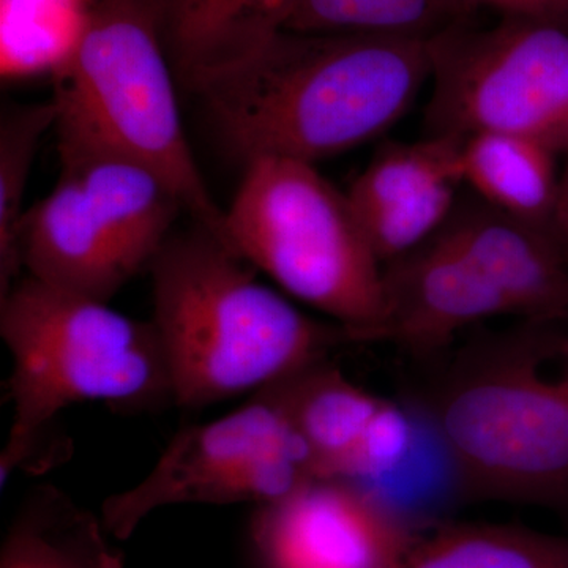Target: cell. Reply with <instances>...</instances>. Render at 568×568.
<instances>
[{
    "label": "cell",
    "instance_id": "6da1fadb",
    "mask_svg": "<svg viewBox=\"0 0 568 568\" xmlns=\"http://www.w3.org/2000/svg\"><path fill=\"white\" fill-rule=\"evenodd\" d=\"M429 80V40L282 31L194 93L244 166L261 156L315 164L386 133Z\"/></svg>",
    "mask_w": 568,
    "mask_h": 568
},
{
    "label": "cell",
    "instance_id": "7a4b0ae2",
    "mask_svg": "<svg viewBox=\"0 0 568 568\" xmlns=\"http://www.w3.org/2000/svg\"><path fill=\"white\" fill-rule=\"evenodd\" d=\"M153 317L174 406L204 409L256 394L361 336L308 316L265 286L211 231L171 234L149 267Z\"/></svg>",
    "mask_w": 568,
    "mask_h": 568
},
{
    "label": "cell",
    "instance_id": "3957f363",
    "mask_svg": "<svg viewBox=\"0 0 568 568\" xmlns=\"http://www.w3.org/2000/svg\"><path fill=\"white\" fill-rule=\"evenodd\" d=\"M428 417L470 495L568 507V321L474 336L437 381Z\"/></svg>",
    "mask_w": 568,
    "mask_h": 568
},
{
    "label": "cell",
    "instance_id": "277c9868",
    "mask_svg": "<svg viewBox=\"0 0 568 568\" xmlns=\"http://www.w3.org/2000/svg\"><path fill=\"white\" fill-rule=\"evenodd\" d=\"M175 84L145 0H99L58 70L59 151L108 153L148 168L194 223L226 244V211L194 160Z\"/></svg>",
    "mask_w": 568,
    "mask_h": 568
},
{
    "label": "cell",
    "instance_id": "5b68a950",
    "mask_svg": "<svg viewBox=\"0 0 568 568\" xmlns=\"http://www.w3.org/2000/svg\"><path fill=\"white\" fill-rule=\"evenodd\" d=\"M0 335L13 358L9 440L50 432L59 414L78 403L121 413L174 406L155 325L108 302L24 275L0 297Z\"/></svg>",
    "mask_w": 568,
    "mask_h": 568
},
{
    "label": "cell",
    "instance_id": "8992f818",
    "mask_svg": "<svg viewBox=\"0 0 568 568\" xmlns=\"http://www.w3.org/2000/svg\"><path fill=\"white\" fill-rule=\"evenodd\" d=\"M224 234L234 253L295 301L351 328L362 343L381 342L383 264L347 193L315 164L283 156L246 163Z\"/></svg>",
    "mask_w": 568,
    "mask_h": 568
},
{
    "label": "cell",
    "instance_id": "52a82bcc",
    "mask_svg": "<svg viewBox=\"0 0 568 568\" xmlns=\"http://www.w3.org/2000/svg\"><path fill=\"white\" fill-rule=\"evenodd\" d=\"M59 155L61 179L22 222L26 275L110 302L151 267L183 205L159 175L122 156Z\"/></svg>",
    "mask_w": 568,
    "mask_h": 568
},
{
    "label": "cell",
    "instance_id": "ba28073f",
    "mask_svg": "<svg viewBox=\"0 0 568 568\" xmlns=\"http://www.w3.org/2000/svg\"><path fill=\"white\" fill-rule=\"evenodd\" d=\"M426 136L510 133L568 155V31L508 20L459 22L429 39Z\"/></svg>",
    "mask_w": 568,
    "mask_h": 568
},
{
    "label": "cell",
    "instance_id": "9c48e42d",
    "mask_svg": "<svg viewBox=\"0 0 568 568\" xmlns=\"http://www.w3.org/2000/svg\"><path fill=\"white\" fill-rule=\"evenodd\" d=\"M317 478L312 457L267 390L215 420L185 426L140 484L104 500V528L126 540L145 518L181 504L275 503Z\"/></svg>",
    "mask_w": 568,
    "mask_h": 568
},
{
    "label": "cell",
    "instance_id": "30bf717a",
    "mask_svg": "<svg viewBox=\"0 0 568 568\" xmlns=\"http://www.w3.org/2000/svg\"><path fill=\"white\" fill-rule=\"evenodd\" d=\"M416 538L379 493L342 478H313L250 523L257 568H403Z\"/></svg>",
    "mask_w": 568,
    "mask_h": 568
},
{
    "label": "cell",
    "instance_id": "8fae6325",
    "mask_svg": "<svg viewBox=\"0 0 568 568\" xmlns=\"http://www.w3.org/2000/svg\"><path fill=\"white\" fill-rule=\"evenodd\" d=\"M463 140L425 136L384 145L347 190L381 264L424 244L446 224L463 185Z\"/></svg>",
    "mask_w": 568,
    "mask_h": 568
},
{
    "label": "cell",
    "instance_id": "7c38bea8",
    "mask_svg": "<svg viewBox=\"0 0 568 568\" xmlns=\"http://www.w3.org/2000/svg\"><path fill=\"white\" fill-rule=\"evenodd\" d=\"M383 290L381 342L424 357L446 353L467 327L510 315L473 261L439 231L383 265Z\"/></svg>",
    "mask_w": 568,
    "mask_h": 568
},
{
    "label": "cell",
    "instance_id": "4fadbf2b",
    "mask_svg": "<svg viewBox=\"0 0 568 568\" xmlns=\"http://www.w3.org/2000/svg\"><path fill=\"white\" fill-rule=\"evenodd\" d=\"M439 233L473 261L510 315L568 321V250L558 234L474 194L458 197Z\"/></svg>",
    "mask_w": 568,
    "mask_h": 568
},
{
    "label": "cell",
    "instance_id": "5bb4252c",
    "mask_svg": "<svg viewBox=\"0 0 568 568\" xmlns=\"http://www.w3.org/2000/svg\"><path fill=\"white\" fill-rule=\"evenodd\" d=\"M294 0H145L179 84L193 93L257 54Z\"/></svg>",
    "mask_w": 568,
    "mask_h": 568
},
{
    "label": "cell",
    "instance_id": "9a60e30c",
    "mask_svg": "<svg viewBox=\"0 0 568 568\" xmlns=\"http://www.w3.org/2000/svg\"><path fill=\"white\" fill-rule=\"evenodd\" d=\"M263 390L274 396L304 440L316 477L353 480L366 435L386 399L357 386L327 357Z\"/></svg>",
    "mask_w": 568,
    "mask_h": 568
},
{
    "label": "cell",
    "instance_id": "2e32d148",
    "mask_svg": "<svg viewBox=\"0 0 568 568\" xmlns=\"http://www.w3.org/2000/svg\"><path fill=\"white\" fill-rule=\"evenodd\" d=\"M558 156L548 145L530 138L476 133L463 140L459 173L463 185L469 186L474 196L559 235Z\"/></svg>",
    "mask_w": 568,
    "mask_h": 568
},
{
    "label": "cell",
    "instance_id": "e0dca14e",
    "mask_svg": "<svg viewBox=\"0 0 568 568\" xmlns=\"http://www.w3.org/2000/svg\"><path fill=\"white\" fill-rule=\"evenodd\" d=\"M102 517L54 485L33 488L11 519L0 568H123Z\"/></svg>",
    "mask_w": 568,
    "mask_h": 568
},
{
    "label": "cell",
    "instance_id": "ac0fdd59",
    "mask_svg": "<svg viewBox=\"0 0 568 568\" xmlns=\"http://www.w3.org/2000/svg\"><path fill=\"white\" fill-rule=\"evenodd\" d=\"M403 568H568V537L518 525L440 526L417 536Z\"/></svg>",
    "mask_w": 568,
    "mask_h": 568
},
{
    "label": "cell",
    "instance_id": "d6986e66",
    "mask_svg": "<svg viewBox=\"0 0 568 568\" xmlns=\"http://www.w3.org/2000/svg\"><path fill=\"white\" fill-rule=\"evenodd\" d=\"M473 18L455 0H294L283 31L429 40Z\"/></svg>",
    "mask_w": 568,
    "mask_h": 568
},
{
    "label": "cell",
    "instance_id": "ffe728a7",
    "mask_svg": "<svg viewBox=\"0 0 568 568\" xmlns=\"http://www.w3.org/2000/svg\"><path fill=\"white\" fill-rule=\"evenodd\" d=\"M58 106L54 100L41 103L13 104L0 122V297L21 278V227L26 212L33 159L47 130L55 125Z\"/></svg>",
    "mask_w": 568,
    "mask_h": 568
},
{
    "label": "cell",
    "instance_id": "44dd1931",
    "mask_svg": "<svg viewBox=\"0 0 568 568\" xmlns=\"http://www.w3.org/2000/svg\"><path fill=\"white\" fill-rule=\"evenodd\" d=\"M470 17L478 10L495 11L500 18L544 22L568 31V0H455Z\"/></svg>",
    "mask_w": 568,
    "mask_h": 568
},
{
    "label": "cell",
    "instance_id": "7402d4cb",
    "mask_svg": "<svg viewBox=\"0 0 568 568\" xmlns=\"http://www.w3.org/2000/svg\"><path fill=\"white\" fill-rule=\"evenodd\" d=\"M556 223H558L560 239H562L564 245H566L568 250V155L566 156V168H564L562 173H560L558 216H556Z\"/></svg>",
    "mask_w": 568,
    "mask_h": 568
}]
</instances>
